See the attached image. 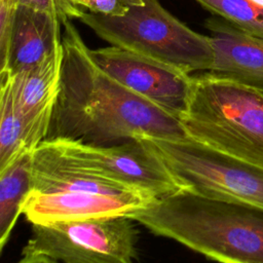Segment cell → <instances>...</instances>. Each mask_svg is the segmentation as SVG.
<instances>
[{
    "label": "cell",
    "mask_w": 263,
    "mask_h": 263,
    "mask_svg": "<svg viewBox=\"0 0 263 263\" xmlns=\"http://www.w3.org/2000/svg\"><path fill=\"white\" fill-rule=\"evenodd\" d=\"M63 26L61 80L46 140L111 145L188 138L178 117L123 86L92 61L71 20Z\"/></svg>",
    "instance_id": "obj_1"
},
{
    "label": "cell",
    "mask_w": 263,
    "mask_h": 263,
    "mask_svg": "<svg viewBox=\"0 0 263 263\" xmlns=\"http://www.w3.org/2000/svg\"><path fill=\"white\" fill-rule=\"evenodd\" d=\"M219 263H263V208L188 189L154 199L129 217Z\"/></svg>",
    "instance_id": "obj_2"
},
{
    "label": "cell",
    "mask_w": 263,
    "mask_h": 263,
    "mask_svg": "<svg viewBox=\"0 0 263 263\" xmlns=\"http://www.w3.org/2000/svg\"><path fill=\"white\" fill-rule=\"evenodd\" d=\"M181 123L187 137L263 167V90L202 72Z\"/></svg>",
    "instance_id": "obj_3"
},
{
    "label": "cell",
    "mask_w": 263,
    "mask_h": 263,
    "mask_svg": "<svg viewBox=\"0 0 263 263\" xmlns=\"http://www.w3.org/2000/svg\"><path fill=\"white\" fill-rule=\"evenodd\" d=\"M78 21L113 46L170 64L188 74L212 69L214 48L210 35L190 29L158 0H143L121 16L82 10Z\"/></svg>",
    "instance_id": "obj_4"
},
{
    "label": "cell",
    "mask_w": 263,
    "mask_h": 263,
    "mask_svg": "<svg viewBox=\"0 0 263 263\" xmlns=\"http://www.w3.org/2000/svg\"><path fill=\"white\" fill-rule=\"evenodd\" d=\"M185 189L263 208V167L186 139H144Z\"/></svg>",
    "instance_id": "obj_5"
},
{
    "label": "cell",
    "mask_w": 263,
    "mask_h": 263,
    "mask_svg": "<svg viewBox=\"0 0 263 263\" xmlns=\"http://www.w3.org/2000/svg\"><path fill=\"white\" fill-rule=\"evenodd\" d=\"M129 217L32 224L23 257L60 263H135L138 230Z\"/></svg>",
    "instance_id": "obj_6"
},
{
    "label": "cell",
    "mask_w": 263,
    "mask_h": 263,
    "mask_svg": "<svg viewBox=\"0 0 263 263\" xmlns=\"http://www.w3.org/2000/svg\"><path fill=\"white\" fill-rule=\"evenodd\" d=\"M47 141L82 167L154 198L185 189L144 139L117 145H91L65 139Z\"/></svg>",
    "instance_id": "obj_7"
},
{
    "label": "cell",
    "mask_w": 263,
    "mask_h": 263,
    "mask_svg": "<svg viewBox=\"0 0 263 263\" xmlns=\"http://www.w3.org/2000/svg\"><path fill=\"white\" fill-rule=\"evenodd\" d=\"M92 61L123 86L156 104L179 119L186 113L193 76L158 60L108 46L90 49Z\"/></svg>",
    "instance_id": "obj_8"
},
{
    "label": "cell",
    "mask_w": 263,
    "mask_h": 263,
    "mask_svg": "<svg viewBox=\"0 0 263 263\" xmlns=\"http://www.w3.org/2000/svg\"><path fill=\"white\" fill-rule=\"evenodd\" d=\"M154 199L156 198L147 195L31 191L24 204L23 214L31 224H52L119 216L130 217L145 209Z\"/></svg>",
    "instance_id": "obj_9"
},
{
    "label": "cell",
    "mask_w": 263,
    "mask_h": 263,
    "mask_svg": "<svg viewBox=\"0 0 263 263\" xmlns=\"http://www.w3.org/2000/svg\"><path fill=\"white\" fill-rule=\"evenodd\" d=\"M62 62L63 44L38 65L9 74L14 104L26 123L34 149L47 138L59 92Z\"/></svg>",
    "instance_id": "obj_10"
},
{
    "label": "cell",
    "mask_w": 263,
    "mask_h": 263,
    "mask_svg": "<svg viewBox=\"0 0 263 263\" xmlns=\"http://www.w3.org/2000/svg\"><path fill=\"white\" fill-rule=\"evenodd\" d=\"M214 48L210 73L263 90V39L253 36L220 16L205 20Z\"/></svg>",
    "instance_id": "obj_11"
},
{
    "label": "cell",
    "mask_w": 263,
    "mask_h": 263,
    "mask_svg": "<svg viewBox=\"0 0 263 263\" xmlns=\"http://www.w3.org/2000/svg\"><path fill=\"white\" fill-rule=\"evenodd\" d=\"M61 26L62 23L55 14L20 4L0 73L14 75L45 60L62 45Z\"/></svg>",
    "instance_id": "obj_12"
},
{
    "label": "cell",
    "mask_w": 263,
    "mask_h": 263,
    "mask_svg": "<svg viewBox=\"0 0 263 263\" xmlns=\"http://www.w3.org/2000/svg\"><path fill=\"white\" fill-rule=\"evenodd\" d=\"M33 153H23L0 171V251L8 241L32 191Z\"/></svg>",
    "instance_id": "obj_13"
},
{
    "label": "cell",
    "mask_w": 263,
    "mask_h": 263,
    "mask_svg": "<svg viewBox=\"0 0 263 263\" xmlns=\"http://www.w3.org/2000/svg\"><path fill=\"white\" fill-rule=\"evenodd\" d=\"M0 171L27 151H34L26 123L18 113L11 89V78L0 73Z\"/></svg>",
    "instance_id": "obj_14"
},
{
    "label": "cell",
    "mask_w": 263,
    "mask_h": 263,
    "mask_svg": "<svg viewBox=\"0 0 263 263\" xmlns=\"http://www.w3.org/2000/svg\"><path fill=\"white\" fill-rule=\"evenodd\" d=\"M240 30L263 39V9L250 0H195Z\"/></svg>",
    "instance_id": "obj_15"
},
{
    "label": "cell",
    "mask_w": 263,
    "mask_h": 263,
    "mask_svg": "<svg viewBox=\"0 0 263 263\" xmlns=\"http://www.w3.org/2000/svg\"><path fill=\"white\" fill-rule=\"evenodd\" d=\"M75 6L87 8L92 13L113 16L124 15L132 5L142 4L143 0H68Z\"/></svg>",
    "instance_id": "obj_16"
},
{
    "label": "cell",
    "mask_w": 263,
    "mask_h": 263,
    "mask_svg": "<svg viewBox=\"0 0 263 263\" xmlns=\"http://www.w3.org/2000/svg\"><path fill=\"white\" fill-rule=\"evenodd\" d=\"M18 0H0V66L5 62Z\"/></svg>",
    "instance_id": "obj_17"
},
{
    "label": "cell",
    "mask_w": 263,
    "mask_h": 263,
    "mask_svg": "<svg viewBox=\"0 0 263 263\" xmlns=\"http://www.w3.org/2000/svg\"><path fill=\"white\" fill-rule=\"evenodd\" d=\"M20 4H26L41 10L55 14L62 25L72 18L78 20L82 9L73 5L68 0H18Z\"/></svg>",
    "instance_id": "obj_18"
},
{
    "label": "cell",
    "mask_w": 263,
    "mask_h": 263,
    "mask_svg": "<svg viewBox=\"0 0 263 263\" xmlns=\"http://www.w3.org/2000/svg\"><path fill=\"white\" fill-rule=\"evenodd\" d=\"M21 263H60L55 260H52L50 258L42 257V256H36V257H23L20 261Z\"/></svg>",
    "instance_id": "obj_19"
},
{
    "label": "cell",
    "mask_w": 263,
    "mask_h": 263,
    "mask_svg": "<svg viewBox=\"0 0 263 263\" xmlns=\"http://www.w3.org/2000/svg\"><path fill=\"white\" fill-rule=\"evenodd\" d=\"M18 263H21V262H18Z\"/></svg>",
    "instance_id": "obj_20"
}]
</instances>
